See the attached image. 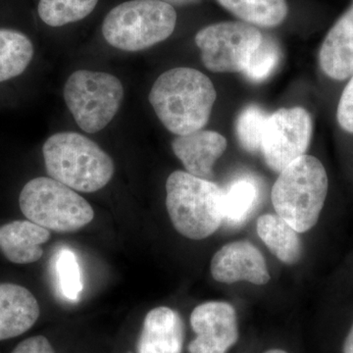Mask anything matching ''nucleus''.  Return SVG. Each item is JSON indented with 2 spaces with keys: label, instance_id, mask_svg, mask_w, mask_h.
<instances>
[{
  "label": "nucleus",
  "instance_id": "obj_1",
  "mask_svg": "<svg viewBox=\"0 0 353 353\" xmlns=\"http://www.w3.org/2000/svg\"><path fill=\"white\" fill-rule=\"evenodd\" d=\"M216 97L210 79L199 70L188 67L164 72L153 83L148 95L158 119L176 136L203 129Z\"/></svg>",
  "mask_w": 353,
  "mask_h": 353
},
{
  "label": "nucleus",
  "instance_id": "obj_2",
  "mask_svg": "<svg viewBox=\"0 0 353 353\" xmlns=\"http://www.w3.org/2000/svg\"><path fill=\"white\" fill-rule=\"evenodd\" d=\"M44 163L50 178L81 192L103 189L114 170L112 158L83 134L57 132L44 143Z\"/></svg>",
  "mask_w": 353,
  "mask_h": 353
},
{
  "label": "nucleus",
  "instance_id": "obj_3",
  "mask_svg": "<svg viewBox=\"0 0 353 353\" xmlns=\"http://www.w3.org/2000/svg\"><path fill=\"white\" fill-rule=\"evenodd\" d=\"M328 190L324 165L305 154L281 172L272 189V203L297 233H305L317 224Z\"/></svg>",
  "mask_w": 353,
  "mask_h": 353
},
{
  "label": "nucleus",
  "instance_id": "obj_4",
  "mask_svg": "<svg viewBox=\"0 0 353 353\" xmlns=\"http://www.w3.org/2000/svg\"><path fill=\"white\" fill-rule=\"evenodd\" d=\"M166 208L178 233L201 241L219 229L223 223V194L219 185L183 171L167 179Z\"/></svg>",
  "mask_w": 353,
  "mask_h": 353
},
{
  "label": "nucleus",
  "instance_id": "obj_5",
  "mask_svg": "<svg viewBox=\"0 0 353 353\" xmlns=\"http://www.w3.org/2000/svg\"><path fill=\"white\" fill-rule=\"evenodd\" d=\"M175 8L160 0H130L114 7L102 24V34L117 50L141 51L173 34Z\"/></svg>",
  "mask_w": 353,
  "mask_h": 353
},
{
  "label": "nucleus",
  "instance_id": "obj_6",
  "mask_svg": "<svg viewBox=\"0 0 353 353\" xmlns=\"http://www.w3.org/2000/svg\"><path fill=\"white\" fill-rule=\"evenodd\" d=\"M23 214L57 233H74L94 220V212L83 196L52 178L39 176L26 183L19 197Z\"/></svg>",
  "mask_w": 353,
  "mask_h": 353
},
{
  "label": "nucleus",
  "instance_id": "obj_7",
  "mask_svg": "<svg viewBox=\"0 0 353 353\" xmlns=\"http://www.w3.org/2000/svg\"><path fill=\"white\" fill-rule=\"evenodd\" d=\"M65 102L82 131L95 134L109 125L119 111L124 87L117 77L79 70L64 85Z\"/></svg>",
  "mask_w": 353,
  "mask_h": 353
},
{
  "label": "nucleus",
  "instance_id": "obj_8",
  "mask_svg": "<svg viewBox=\"0 0 353 353\" xmlns=\"http://www.w3.org/2000/svg\"><path fill=\"white\" fill-rule=\"evenodd\" d=\"M262 38V32L248 23L221 22L201 29L194 41L211 72L241 73Z\"/></svg>",
  "mask_w": 353,
  "mask_h": 353
},
{
  "label": "nucleus",
  "instance_id": "obj_9",
  "mask_svg": "<svg viewBox=\"0 0 353 353\" xmlns=\"http://www.w3.org/2000/svg\"><path fill=\"white\" fill-rule=\"evenodd\" d=\"M312 134V118L303 108H281L269 115L260 150L267 166L281 173L305 155Z\"/></svg>",
  "mask_w": 353,
  "mask_h": 353
},
{
  "label": "nucleus",
  "instance_id": "obj_10",
  "mask_svg": "<svg viewBox=\"0 0 353 353\" xmlns=\"http://www.w3.org/2000/svg\"><path fill=\"white\" fill-rule=\"evenodd\" d=\"M196 339L190 353H226L239 340L238 318L231 304L208 301L196 306L190 315Z\"/></svg>",
  "mask_w": 353,
  "mask_h": 353
},
{
  "label": "nucleus",
  "instance_id": "obj_11",
  "mask_svg": "<svg viewBox=\"0 0 353 353\" xmlns=\"http://www.w3.org/2000/svg\"><path fill=\"white\" fill-rule=\"evenodd\" d=\"M211 275L225 284L245 281L262 285L270 281V274L262 253L250 241L228 243L211 260Z\"/></svg>",
  "mask_w": 353,
  "mask_h": 353
},
{
  "label": "nucleus",
  "instance_id": "obj_12",
  "mask_svg": "<svg viewBox=\"0 0 353 353\" xmlns=\"http://www.w3.org/2000/svg\"><path fill=\"white\" fill-rule=\"evenodd\" d=\"M227 139L214 131H197L176 136L172 150L188 173L210 181L213 166L225 152Z\"/></svg>",
  "mask_w": 353,
  "mask_h": 353
},
{
  "label": "nucleus",
  "instance_id": "obj_13",
  "mask_svg": "<svg viewBox=\"0 0 353 353\" xmlns=\"http://www.w3.org/2000/svg\"><path fill=\"white\" fill-rule=\"evenodd\" d=\"M185 326L173 309L160 306L146 314L138 341L139 353H182Z\"/></svg>",
  "mask_w": 353,
  "mask_h": 353
},
{
  "label": "nucleus",
  "instance_id": "obj_14",
  "mask_svg": "<svg viewBox=\"0 0 353 353\" xmlns=\"http://www.w3.org/2000/svg\"><path fill=\"white\" fill-rule=\"evenodd\" d=\"M319 63L325 75L343 81L353 75V6L334 23L323 41Z\"/></svg>",
  "mask_w": 353,
  "mask_h": 353
},
{
  "label": "nucleus",
  "instance_id": "obj_15",
  "mask_svg": "<svg viewBox=\"0 0 353 353\" xmlns=\"http://www.w3.org/2000/svg\"><path fill=\"white\" fill-rule=\"evenodd\" d=\"M39 317L38 301L29 290L18 285L0 284V341L26 333Z\"/></svg>",
  "mask_w": 353,
  "mask_h": 353
},
{
  "label": "nucleus",
  "instance_id": "obj_16",
  "mask_svg": "<svg viewBox=\"0 0 353 353\" xmlns=\"http://www.w3.org/2000/svg\"><path fill=\"white\" fill-rule=\"evenodd\" d=\"M50 239V231L32 221H14L0 227V250L9 261L16 264L41 259V245Z\"/></svg>",
  "mask_w": 353,
  "mask_h": 353
},
{
  "label": "nucleus",
  "instance_id": "obj_17",
  "mask_svg": "<svg viewBox=\"0 0 353 353\" xmlns=\"http://www.w3.org/2000/svg\"><path fill=\"white\" fill-rule=\"evenodd\" d=\"M257 234L270 252L285 264H296L303 252L299 233L278 215L265 214L257 220Z\"/></svg>",
  "mask_w": 353,
  "mask_h": 353
},
{
  "label": "nucleus",
  "instance_id": "obj_18",
  "mask_svg": "<svg viewBox=\"0 0 353 353\" xmlns=\"http://www.w3.org/2000/svg\"><path fill=\"white\" fill-rule=\"evenodd\" d=\"M220 6L248 24L274 28L282 24L289 6L285 0H217Z\"/></svg>",
  "mask_w": 353,
  "mask_h": 353
},
{
  "label": "nucleus",
  "instance_id": "obj_19",
  "mask_svg": "<svg viewBox=\"0 0 353 353\" xmlns=\"http://www.w3.org/2000/svg\"><path fill=\"white\" fill-rule=\"evenodd\" d=\"M31 39L15 30L0 29V83L21 75L31 63Z\"/></svg>",
  "mask_w": 353,
  "mask_h": 353
},
{
  "label": "nucleus",
  "instance_id": "obj_20",
  "mask_svg": "<svg viewBox=\"0 0 353 353\" xmlns=\"http://www.w3.org/2000/svg\"><path fill=\"white\" fill-rule=\"evenodd\" d=\"M259 189L250 179L234 181L223 194V222L238 227L245 222L256 205Z\"/></svg>",
  "mask_w": 353,
  "mask_h": 353
},
{
  "label": "nucleus",
  "instance_id": "obj_21",
  "mask_svg": "<svg viewBox=\"0 0 353 353\" xmlns=\"http://www.w3.org/2000/svg\"><path fill=\"white\" fill-rule=\"evenodd\" d=\"M99 0H41L38 12L41 19L50 27H62L88 17Z\"/></svg>",
  "mask_w": 353,
  "mask_h": 353
},
{
  "label": "nucleus",
  "instance_id": "obj_22",
  "mask_svg": "<svg viewBox=\"0 0 353 353\" xmlns=\"http://www.w3.org/2000/svg\"><path fill=\"white\" fill-rule=\"evenodd\" d=\"M282 58V50L275 39L263 36L261 43L253 51L241 73L253 83H261L274 73Z\"/></svg>",
  "mask_w": 353,
  "mask_h": 353
},
{
  "label": "nucleus",
  "instance_id": "obj_23",
  "mask_svg": "<svg viewBox=\"0 0 353 353\" xmlns=\"http://www.w3.org/2000/svg\"><path fill=\"white\" fill-rule=\"evenodd\" d=\"M269 115L259 105L250 104L239 114L236 134L239 143L248 152L261 150L262 137Z\"/></svg>",
  "mask_w": 353,
  "mask_h": 353
},
{
  "label": "nucleus",
  "instance_id": "obj_24",
  "mask_svg": "<svg viewBox=\"0 0 353 353\" xmlns=\"http://www.w3.org/2000/svg\"><path fill=\"white\" fill-rule=\"evenodd\" d=\"M54 271L58 287L65 299L77 301L82 294V273L78 259L73 250L62 248L55 255Z\"/></svg>",
  "mask_w": 353,
  "mask_h": 353
},
{
  "label": "nucleus",
  "instance_id": "obj_25",
  "mask_svg": "<svg viewBox=\"0 0 353 353\" xmlns=\"http://www.w3.org/2000/svg\"><path fill=\"white\" fill-rule=\"evenodd\" d=\"M336 119L343 131L353 134V75L341 94L336 110Z\"/></svg>",
  "mask_w": 353,
  "mask_h": 353
},
{
  "label": "nucleus",
  "instance_id": "obj_26",
  "mask_svg": "<svg viewBox=\"0 0 353 353\" xmlns=\"http://www.w3.org/2000/svg\"><path fill=\"white\" fill-rule=\"evenodd\" d=\"M12 353H55L50 341L43 336H32L23 341Z\"/></svg>",
  "mask_w": 353,
  "mask_h": 353
},
{
  "label": "nucleus",
  "instance_id": "obj_27",
  "mask_svg": "<svg viewBox=\"0 0 353 353\" xmlns=\"http://www.w3.org/2000/svg\"><path fill=\"white\" fill-rule=\"evenodd\" d=\"M343 353H353V324L345 338L343 347Z\"/></svg>",
  "mask_w": 353,
  "mask_h": 353
},
{
  "label": "nucleus",
  "instance_id": "obj_28",
  "mask_svg": "<svg viewBox=\"0 0 353 353\" xmlns=\"http://www.w3.org/2000/svg\"><path fill=\"white\" fill-rule=\"evenodd\" d=\"M160 1L170 4L172 6H185L199 3L201 0H160Z\"/></svg>",
  "mask_w": 353,
  "mask_h": 353
},
{
  "label": "nucleus",
  "instance_id": "obj_29",
  "mask_svg": "<svg viewBox=\"0 0 353 353\" xmlns=\"http://www.w3.org/2000/svg\"><path fill=\"white\" fill-rule=\"evenodd\" d=\"M264 353H288L283 350H278V348H275V350H267L266 352Z\"/></svg>",
  "mask_w": 353,
  "mask_h": 353
},
{
  "label": "nucleus",
  "instance_id": "obj_30",
  "mask_svg": "<svg viewBox=\"0 0 353 353\" xmlns=\"http://www.w3.org/2000/svg\"><path fill=\"white\" fill-rule=\"evenodd\" d=\"M129 353H131V352H129Z\"/></svg>",
  "mask_w": 353,
  "mask_h": 353
}]
</instances>
